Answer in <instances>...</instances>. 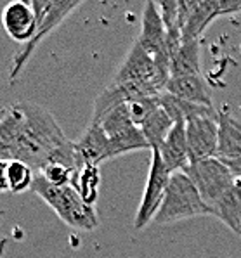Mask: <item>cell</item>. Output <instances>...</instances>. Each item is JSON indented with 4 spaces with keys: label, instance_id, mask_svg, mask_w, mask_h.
Instances as JSON below:
<instances>
[{
    "label": "cell",
    "instance_id": "6da1fadb",
    "mask_svg": "<svg viewBox=\"0 0 241 258\" xmlns=\"http://www.w3.org/2000/svg\"><path fill=\"white\" fill-rule=\"evenodd\" d=\"M14 104L19 120L13 161H23L40 172L49 165H63L77 170L75 142L65 136L56 118L33 102L21 101Z\"/></svg>",
    "mask_w": 241,
    "mask_h": 258
},
{
    "label": "cell",
    "instance_id": "7a4b0ae2",
    "mask_svg": "<svg viewBox=\"0 0 241 258\" xmlns=\"http://www.w3.org/2000/svg\"><path fill=\"white\" fill-rule=\"evenodd\" d=\"M31 190L45 201L70 227L80 231H94L99 225L96 208L92 205H87L71 185H54L38 173Z\"/></svg>",
    "mask_w": 241,
    "mask_h": 258
},
{
    "label": "cell",
    "instance_id": "3957f363",
    "mask_svg": "<svg viewBox=\"0 0 241 258\" xmlns=\"http://www.w3.org/2000/svg\"><path fill=\"white\" fill-rule=\"evenodd\" d=\"M201 215H212L210 206L205 203L198 189L195 187V184L189 180V177L184 172L172 173L165 200L153 222L160 225H167Z\"/></svg>",
    "mask_w": 241,
    "mask_h": 258
},
{
    "label": "cell",
    "instance_id": "277c9868",
    "mask_svg": "<svg viewBox=\"0 0 241 258\" xmlns=\"http://www.w3.org/2000/svg\"><path fill=\"white\" fill-rule=\"evenodd\" d=\"M80 6L82 2H77V0H33L31 2V7L35 11V18H37V30H35V37L31 38V42L23 45V50L16 55L13 68L9 71L11 82L18 80L23 68L28 64L31 55H33V52L37 50V47L40 45L43 38L49 33H52Z\"/></svg>",
    "mask_w": 241,
    "mask_h": 258
},
{
    "label": "cell",
    "instance_id": "5b68a950",
    "mask_svg": "<svg viewBox=\"0 0 241 258\" xmlns=\"http://www.w3.org/2000/svg\"><path fill=\"white\" fill-rule=\"evenodd\" d=\"M184 173L195 184L200 196L208 206L217 203L238 182L220 158L193 161L184 168Z\"/></svg>",
    "mask_w": 241,
    "mask_h": 258
},
{
    "label": "cell",
    "instance_id": "8992f818",
    "mask_svg": "<svg viewBox=\"0 0 241 258\" xmlns=\"http://www.w3.org/2000/svg\"><path fill=\"white\" fill-rule=\"evenodd\" d=\"M172 172L167 168V165L161 160V154L158 149L151 151V166H149L148 180L144 185V192H142L139 208H137L136 218H134V229L141 231V229L148 227L153 220H155L158 210L165 200L168 184H170Z\"/></svg>",
    "mask_w": 241,
    "mask_h": 258
},
{
    "label": "cell",
    "instance_id": "52a82bcc",
    "mask_svg": "<svg viewBox=\"0 0 241 258\" xmlns=\"http://www.w3.org/2000/svg\"><path fill=\"white\" fill-rule=\"evenodd\" d=\"M168 80L170 78L160 73L153 55L146 52L141 43L136 40L118 68L116 75L113 77L111 83H142V85L155 89L158 94H163Z\"/></svg>",
    "mask_w": 241,
    "mask_h": 258
},
{
    "label": "cell",
    "instance_id": "ba28073f",
    "mask_svg": "<svg viewBox=\"0 0 241 258\" xmlns=\"http://www.w3.org/2000/svg\"><path fill=\"white\" fill-rule=\"evenodd\" d=\"M137 42L142 45L149 55H153L158 70L161 75L170 78V62L172 57L167 49V28L161 19L160 9L156 2H146L142 11V26Z\"/></svg>",
    "mask_w": 241,
    "mask_h": 258
},
{
    "label": "cell",
    "instance_id": "9c48e42d",
    "mask_svg": "<svg viewBox=\"0 0 241 258\" xmlns=\"http://www.w3.org/2000/svg\"><path fill=\"white\" fill-rule=\"evenodd\" d=\"M189 161L217 158L219 153V111L215 108L186 120Z\"/></svg>",
    "mask_w": 241,
    "mask_h": 258
},
{
    "label": "cell",
    "instance_id": "30bf717a",
    "mask_svg": "<svg viewBox=\"0 0 241 258\" xmlns=\"http://www.w3.org/2000/svg\"><path fill=\"white\" fill-rule=\"evenodd\" d=\"M77 151V170L84 166H99L102 161L111 160L109 139L97 123L90 121L84 136L75 142Z\"/></svg>",
    "mask_w": 241,
    "mask_h": 258
},
{
    "label": "cell",
    "instance_id": "8fae6325",
    "mask_svg": "<svg viewBox=\"0 0 241 258\" xmlns=\"http://www.w3.org/2000/svg\"><path fill=\"white\" fill-rule=\"evenodd\" d=\"M2 25L6 33L14 42L28 43L35 37L37 30V18L31 4L26 2H11L2 11Z\"/></svg>",
    "mask_w": 241,
    "mask_h": 258
},
{
    "label": "cell",
    "instance_id": "7c38bea8",
    "mask_svg": "<svg viewBox=\"0 0 241 258\" xmlns=\"http://www.w3.org/2000/svg\"><path fill=\"white\" fill-rule=\"evenodd\" d=\"M158 151H160L163 163L172 173L184 172L186 166L191 163L188 137H186V121H175L170 134L163 141V144L158 148Z\"/></svg>",
    "mask_w": 241,
    "mask_h": 258
},
{
    "label": "cell",
    "instance_id": "4fadbf2b",
    "mask_svg": "<svg viewBox=\"0 0 241 258\" xmlns=\"http://www.w3.org/2000/svg\"><path fill=\"white\" fill-rule=\"evenodd\" d=\"M165 92L173 95V97L183 99V101L193 102V104L213 108L210 90H208L207 82H205V78L201 75L170 78L167 87H165Z\"/></svg>",
    "mask_w": 241,
    "mask_h": 258
},
{
    "label": "cell",
    "instance_id": "5bb4252c",
    "mask_svg": "<svg viewBox=\"0 0 241 258\" xmlns=\"http://www.w3.org/2000/svg\"><path fill=\"white\" fill-rule=\"evenodd\" d=\"M217 18H222L220 0H196L195 9L183 28V42L200 40L201 35Z\"/></svg>",
    "mask_w": 241,
    "mask_h": 258
},
{
    "label": "cell",
    "instance_id": "9a60e30c",
    "mask_svg": "<svg viewBox=\"0 0 241 258\" xmlns=\"http://www.w3.org/2000/svg\"><path fill=\"white\" fill-rule=\"evenodd\" d=\"M241 156V120L227 111H219V153L217 158L231 160Z\"/></svg>",
    "mask_w": 241,
    "mask_h": 258
},
{
    "label": "cell",
    "instance_id": "2e32d148",
    "mask_svg": "<svg viewBox=\"0 0 241 258\" xmlns=\"http://www.w3.org/2000/svg\"><path fill=\"white\" fill-rule=\"evenodd\" d=\"M212 215L227 225L234 234L241 237V182L238 180L231 189L210 206Z\"/></svg>",
    "mask_w": 241,
    "mask_h": 258
},
{
    "label": "cell",
    "instance_id": "e0dca14e",
    "mask_svg": "<svg viewBox=\"0 0 241 258\" xmlns=\"http://www.w3.org/2000/svg\"><path fill=\"white\" fill-rule=\"evenodd\" d=\"M201 75L200 40H186L173 55L170 64V78Z\"/></svg>",
    "mask_w": 241,
    "mask_h": 258
},
{
    "label": "cell",
    "instance_id": "ac0fdd59",
    "mask_svg": "<svg viewBox=\"0 0 241 258\" xmlns=\"http://www.w3.org/2000/svg\"><path fill=\"white\" fill-rule=\"evenodd\" d=\"M173 125H175V121L172 120V116L165 111V108L160 102V106H158V108L146 118V121L141 125V130H142V134H144L151 151L158 149L163 144V141L167 139L168 134H170Z\"/></svg>",
    "mask_w": 241,
    "mask_h": 258
},
{
    "label": "cell",
    "instance_id": "d6986e66",
    "mask_svg": "<svg viewBox=\"0 0 241 258\" xmlns=\"http://www.w3.org/2000/svg\"><path fill=\"white\" fill-rule=\"evenodd\" d=\"M101 184L99 166H84L80 170H75L71 178V187L82 196L87 205H92L97 201V190Z\"/></svg>",
    "mask_w": 241,
    "mask_h": 258
},
{
    "label": "cell",
    "instance_id": "ffe728a7",
    "mask_svg": "<svg viewBox=\"0 0 241 258\" xmlns=\"http://www.w3.org/2000/svg\"><path fill=\"white\" fill-rule=\"evenodd\" d=\"M7 178H9V192L19 194L25 190L31 189L35 182L33 168L30 165L23 163V161H9V172H7Z\"/></svg>",
    "mask_w": 241,
    "mask_h": 258
},
{
    "label": "cell",
    "instance_id": "44dd1931",
    "mask_svg": "<svg viewBox=\"0 0 241 258\" xmlns=\"http://www.w3.org/2000/svg\"><path fill=\"white\" fill-rule=\"evenodd\" d=\"M75 170L63 165H49L40 172V175L54 185H70Z\"/></svg>",
    "mask_w": 241,
    "mask_h": 258
},
{
    "label": "cell",
    "instance_id": "7402d4cb",
    "mask_svg": "<svg viewBox=\"0 0 241 258\" xmlns=\"http://www.w3.org/2000/svg\"><path fill=\"white\" fill-rule=\"evenodd\" d=\"M7 172H9V161L0 160V194L9 192V178H7Z\"/></svg>",
    "mask_w": 241,
    "mask_h": 258
},
{
    "label": "cell",
    "instance_id": "603a6c76",
    "mask_svg": "<svg viewBox=\"0 0 241 258\" xmlns=\"http://www.w3.org/2000/svg\"><path fill=\"white\" fill-rule=\"evenodd\" d=\"M224 163L229 170H231V173L234 175L236 180H241V156L238 158H231V160H222Z\"/></svg>",
    "mask_w": 241,
    "mask_h": 258
},
{
    "label": "cell",
    "instance_id": "cb8c5ba5",
    "mask_svg": "<svg viewBox=\"0 0 241 258\" xmlns=\"http://www.w3.org/2000/svg\"><path fill=\"white\" fill-rule=\"evenodd\" d=\"M2 114H4V108H2V109H0V118H2Z\"/></svg>",
    "mask_w": 241,
    "mask_h": 258
},
{
    "label": "cell",
    "instance_id": "d4e9b609",
    "mask_svg": "<svg viewBox=\"0 0 241 258\" xmlns=\"http://www.w3.org/2000/svg\"><path fill=\"white\" fill-rule=\"evenodd\" d=\"M239 182H241V180H239Z\"/></svg>",
    "mask_w": 241,
    "mask_h": 258
}]
</instances>
